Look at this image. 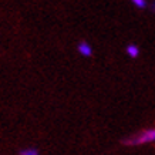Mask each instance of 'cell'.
I'll return each mask as SVG.
<instances>
[{
    "label": "cell",
    "mask_w": 155,
    "mask_h": 155,
    "mask_svg": "<svg viewBox=\"0 0 155 155\" xmlns=\"http://www.w3.org/2000/svg\"><path fill=\"white\" fill-rule=\"evenodd\" d=\"M154 141H155V128H150V130H144L140 134L124 140L122 144H125V145H142V144L154 142Z\"/></svg>",
    "instance_id": "6da1fadb"
},
{
    "label": "cell",
    "mask_w": 155,
    "mask_h": 155,
    "mask_svg": "<svg viewBox=\"0 0 155 155\" xmlns=\"http://www.w3.org/2000/svg\"><path fill=\"white\" fill-rule=\"evenodd\" d=\"M77 51L80 53L83 57H90L93 54V48L87 41H80L77 46Z\"/></svg>",
    "instance_id": "7a4b0ae2"
},
{
    "label": "cell",
    "mask_w": 155,
    "mask_h": 155,
    "mask_svg": "<svg viewBox=\"0 0 155 155\" xmlns=\"http://www.w3.org/2000/svg\"><path fill=\"white\" fill-rule=\"evenodd\" d=\"M125 51H127V54L131 57V58H137V57L140 56V48L137 47L135 44H130V46H127V50H125Z\"/></svg>",
    "instance_id": "3957f363"
},
{
    "label": "cell",
    "mask_w": 155,
    "mask_h": 155,
    "mask_svg": "<svg viewBox=\"0 0 155 155\" xmlns=\"http://www.w3.org/2000/svg\"><path fill=\"white\" fill-rule=\"evenodd\" d=\"M20 155H40L37 150L34 148H27V150H21L20 151Z\"/></svg>",
    "instance_id": "277c9868"
},
{
    "label": "cell",
    "mask_w": 155,
    "mask_h": 155,
    "mask_svg": "<svg viewBox=\"0 0 155 155\" xmlns=\"http://www.w3.org/2000/svg\"><path fill=\"white\" fill-rule=\"evenodd\" d=\"M132 5H135L137 7H140V9H144L147 6V2H144V0H134Z\"/></svg>",
    "instance_id": "5b68a950"
},
{
    "label": "cell",
    "mask_w": 155,
    "mask_h": 155,
    "mask_svg": "<svg viewBox=\"0 0 155 155\" xmlns=\"http://www.w3.org/2000/svg\"><path fill=\"white\" fill-rule=\"evenodd\" d=\"M154 10H155V6H154Z\"/></svg>",
    "instance_id": "8992f818"
}]
</instances>
